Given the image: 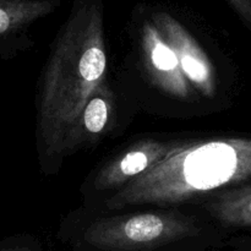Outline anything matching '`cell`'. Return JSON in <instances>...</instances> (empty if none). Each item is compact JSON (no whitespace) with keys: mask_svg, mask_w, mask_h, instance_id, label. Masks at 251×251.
I'll return each instance as SVG.
<instances>
[{"mask_svg":"<svg viewBox=\"0 0 251 251\" xmlns=\"http://www.w3.org/2000/svg\"><path fill=\"white\" fill-rule=\"evenodd\" d=\"M104 0H74L44 70L37 137L49 158H61L83 107L107 80Z\"/></svg>","mask_w":251,"mask_h":251,"instance_id":"cell-1","label":"cell"},{"mask_svg":"<svg viewBox=\"0 0 251 251\" xmlns=\"http://www.w3.org/2000/svg\"><path fill=\"white\" fill-rule=\"evenodd\" d=\"M251 179V139L178 142L152 171L120 189L107 207L179 205Z\"/></svg>","mask_w":251,"mask_h":251,"instance_id":"cell-2","label":"cell"},{"mask_svg":"<svg viewBox=\"0 0 251 251\" xmlns=\"http://www.w3.org/2000/svg\"><path fill=\"white\" fill-rule=\"evenodd\" d=\"M193 220L174 212H145L107 217L85 232L92 247L108 251L151 250L198 233Z\"/></svg>","mask_w":251,"mask_h":251,"instance_id":"cell-3","label":"cell"},{"mask_svg":"<svg viewBox=\"0 0 251 251\" xmlns=\"http://www.w3.org/2000/svg\"><path fill=\"white\" fill-rule=\"evenodd\" d=\"M146 10L157 28L173 48L181 73L191 90L202 97H215L217 92L215 68L195 36L166 7H146Z\"/></svg>","mask_w":251,"mask_h":251,"instance_id":"cell-4","label":"cell"},{"mask_svg":"<svg viewBox=\"0 0 251 251\" xmlns=\"http://www.w3.org/2000/svg\"><path fill=\"white\" fill-rule=\"evenodd\" d=\"M139 37L142 60L151 82L169 97L190 100L191 87L181 73L176 53L146 9L140 20Z\"/></svg>","mask_w":251,"mask_h":251,"instance_id":"cell-5","label":"cell"},{"mask_svg":"<svg viewBox=\"0 0 251 251\" xmlns=\"http://www.w3.org/2000/svg\"><path fill=\"white\" fill-rule=\"evenodd\" d=\"M176 145L178 142H164L153 139L136 142L98 172L95 188L97 190H120L125 188L135 179L152 171Z\"/></svg>","mask_w":251,"mask_h":251,"instance_id":"cell-6","label":"cell"},{"mask_svg":"<svg viewBox=\"0 0 251 251\" xmlns=\"http://www.w3.org/2000/svg\"><path fill=\"white\" fill-rule=\"evenodd\" d=\"M58 5L59 0H0V50Z\"/></svg>","mask_w":251,"mask_h":251,"instance_id":"cell-7","label":"cell"},{"mask_svg":"<svg viewBox=\"0 0 251 251\" xmlns=\"http://www.w3.org/2000/svg\"><path fill=\"white\" fill-rule=\"evenodd\" d=\"M114 97L107 83L98 88L87 100L77 120L70 142V151L81 145L96 142L109 126Z\"/></svg>","mask_w":251,"mask_h":251,"instance_id":"cell-8","label":"cell"},{"mask_svg":"<svg viewBox=\"0 0 251 251\" xmlns=\"http://www.w3.org/2000/svg\"><path fill=\"white\" fill-rule=\"evenodd\" d=\"M207 210L222 225L251 227V185L221 191L207 203Z\"/></svg>","mask_w":251,"mask_h":251,"instance_id":"cell-9","label":"cell"},{"mask_svg":"<svg viewBox=\"0 0 251 251\" xmlns=\"http://www.w3.org/2000/svg\"><path fill=\"white\" fill-rule=\"evenodd\" d=\"M251 29V0H226Z\"/></svg>","mask_w":251,"mask_h":251,"instance_id":"cell-10","label":"cell"},{"mask_svg":"<svg viewBox=\"0 0 251 251\" xmlns=\"http://www.w3.org/2000/svg\"><path fill=\"white\" fill-rule=\"evenodd\" d=\"M0 251H31L26 247H19V245H4L0 247Z\"/></svg>","mask_w":251,"mask_h":251,"instance_id":"cell-11","label":"cell"}]
</instances>
